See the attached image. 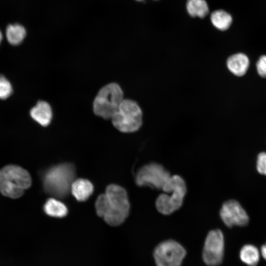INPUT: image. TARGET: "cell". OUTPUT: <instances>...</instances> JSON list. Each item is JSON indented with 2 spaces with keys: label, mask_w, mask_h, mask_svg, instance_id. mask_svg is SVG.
<instances>
[{
  "label": "cell",
  "mask_w": 266,
  "mask_h": 266,
  "mask_svg": "<svg viewBox=\"0 0 266 266\" xmlns=\"http://www.w3.org/2000/svg\"><path fill=\"white\" fill-rule=\"evenodd\" d=\"M124 99L122 89L117 83L107 84L99 90L95 97L93 103V111L104 119H111Z\"/></svg>",
  "instance_id": "4"
},
{
  "label": "cell",
  "mask_w": 266,
  "mask_h": 266,
  "mask_svg": "<svg viewBox=\"0 0 266 266\" xmlns=\"http://www.w3.org/2000/svg\"><path fill=\"white\" fill-rule=\"evenodd\" d=\"M44 211L49 216L63 217L66 215L67 209L61 201L54 198L48 199L44 205Z\"/></svg>",
  "instance_id": "15"
},
{
  "label": "cell",
  "mask_w": 266,
  "mask_h": 266,
  "mask_svg": "<svg viewBox=\"0 0 266 266\" xmlns=\"http://www.w3.org/2000/svg\"><path fill=\"white\" fill-rule=\"evenodd\" d=\"M239 256L241 261L248 266H255L260 260V252L253 245L246 244L241 249Z\"/></svg>",
  "instance_id": "14"
},
{
  "label": "cell",
  "mask_w": 266,
  "mask_h": 266,
  "mask_svg": "<svg viewBox=\"0 0 266 266\" xmlns=\"http://www.w3.org/2000/svg\"><path fill=\"white\" fill-rule=\"evenodd\" d=\"M210 19L214 26L221 31L229 29L232 23L231 15L221 9L213 11L211 14Z\"/></svg>",
  "instance_id": "16"
},
{
  "label": "cell",
  "mask_w": 266,
  "mask_h": 266,
  "mask_svg": "<svg viewBox=\"0 0 266 266\" xmlns=\"http://www.w3.org/2000/svg\"><path fill=\"white\" fill-rule=\"evenodd\" d=\"M185 255L184 248L173 240L161 242L156 247L154 252L157 266H179Z\"/></svg>",
  "instance_id": "7"
},
{
  "label": "cell",
  "mask_w": 266,
  "mask_h": 266,
  "mask_svg": "<svg viewBox=\"0 0 266 266\" xmlns=\"http://www.w3.org/2000/svg\"><path fill=\"white\" fill-rule=\"evenodd\" d=\"M224 250V239L219 230H212L208 233L204 242L202 258L209 266H217L222 262Z\"/></svg>",
  "instance_id": "8"
},
{
  "label": "cell",
  "mask_w": 266,
  "mask_h": 266,
  "mask_svg": "<svg viewBox=\"0 0 266 266\" xmlns=\"http://www.w3.org/2000/svg\"><path fill=\"white\" fill-rule=\"evenodd\" d=\"M75 168L71 164L64 163L51 167L45 173L43 182L46 192L58 198L66 197L75 180Z\"/></svg>",
  "instance_id": "1"
},
{
  "label": "cell",
  "mask_w": 266,
  "mask_h": 266,
  "mask_svg": "<svg viewBox=\"0 0 266 266\" xmlns=\"http://www.w3.org/2000/svg\"><path fill=\"white\" fill-rule=\"evenodd\" d=\"M6 35L8 41L12 45L21 43L26 36V30L24 27L18 24H11L7 26Z\"/></svg>",
  "instance_id": "17"
},
{
  "label": "cell",
  "mask_w": 266,
  "mask_h": 266,
  "mask_svg": "<svg viewBox=\"0 0 266 266\" xmlns=\"http://www.w3.org/2000/svg\"><path fill=\"white\" fill-rule=\"evenodd\" d=\"M170 176L162 165L151 163L139 169L136 174L135 182L139 186H147L162 189Z\"/></svg>",
  "instance_id": "6"
},
{
  "label": "cell",
  "mask_w": 266,
  "mask_h": 266,
  "mask_svg": "<svg viewBox=\"0 0 266 266\" xmlns=\"http://www.w3.org/2000/svg\"><path fill=\"white\" fill-rule=\"evenodd\" d=\"M162 190L164 193L158 197L156 206L160 213L169 215L182 206L187 191L186 183L179 175L170 176Z\"/></svg>",
  "instance_id": "2"
},
{
  "label": "cell",
  "mask_w": 266,
  "mask_h": 266,
  "mask_svg": "<svg viewBox=\"0 0 266 266\" xmlns=\"http://www.w3.org/2000/svg\"><path fill=\"white\" fill-rule=\"evenodd\" d=\"M188 13L192 17H204L209 9L205 0H188L186 4Z\"/></svg>",
  "instance_id": "18"
},
{
  "label": "cell",
  "mask_w": 266,
  "mask_h": 266,
  "mask_svg": "<svg viewBox=\"0 0 266 266\" xmlns=\"http://www.w3.org/2000/svg\"><path fill=\"white\" fill-rule=\"evenodd\" d=\"M1 39H2V34L0 31V42L1 41Z\"/></svg>",
  "instance_id": "23"
},
{
  "label": "cell",
  "mask_w": 266,
  "mask_h": 266,
  "mask_svg": "<svg viewBox=\"0 0 266 266\" xmlns=\"http://www.w3.org/2000/svg\"><path fill=\"white\" fill-rule=\"evenodd\" d=\"M227 66L229 70L238 76L244 75L249 66V60L244 54L239 53L233 54L227 60Z\"/></svg>",
  "instance_id": "11"
},
{
  "label": "cell",
  "mask_w": 266,
  "mask_h": 266,
  "mask_svg": "<svg viewBox=\"0 0 266 266\" xmlns=\"http://www.w3.org/2000/svg\"><path fill=\"white\" fill-rule=\"evenodd\" d=\"M257 169L259 173L266 176V152H261L257 157Z\"/></svg>",
  "instance_id": "20"
},
{
  "label": "cell",
  "mask_w": 266,
  "mask_h": 266,
  "mask_svg": "<svg viewBox=\"0 0 266 266\" xmlns=\"http://www.w3.org/2000/svg\"><path fill=\"white\" fill-rule=\"evenodd\" d=\"M32 117L42 126H47L52 118L50 105L46 101H39L31 110Z\"/></svg>",
  "instance_id": "12"
},
{
  "label": "cell",
  "mask_w": 266,
  "mask_h": 266,
  "mask_svg": "<svg viewBox=\"0 0 266 266\" xmlns=\"http://www.w3.org/2000/svg\"><path fill=\"white\" fill-rule=\"evenodd\" d=\"M261 254L263 258L266 260V243L261 247Z\"/></svg>",
  "instance_id": "22"
},
{
  "label": "cell",
  "mask_w": 266,
  "mask_h": 266,
  "mask_svg": "<svg viewBox=\"0 0 266 266\" xmlns=\"http://www.w3.org/2000/svg\"><path fill=\"white\" fill-rule=\"evenodd\" d=\"M12 92V88L10 83L4 76L0 75V99L7 98Z\"/></svg>",
  "instance_id": "19"
},
{
  "label": "cell",
  "mask_w": 266,
  "mask_h": 266,
  "mask_svg": "<svg viewBox=\"0 0 266 266\" xmlns=\"http://www.w3.org/2000/svg\"><path fill=\"white\" fill-rule=\"evenodd\" d=\"M138 0V1H140V0Z\"/></svg>",
  "instance_id": "24"
},
{
  "label": "cell",
  "mask_w": 266,
  "mask_h": 266,
  "mask_svg": "<svg viewBox=\"0 0 266 266\" xmlns=\"http://www.w3.org/2000/svg\"><path fill=\"white\" fill-rule=\"evenodd\" d=\"M31 183L29 172L19 166L8 165L0 170V192L6 197H20Z\"/></svg>",
  "instance_id": "3"
},
{
  "label": "cell",
  "mask_w": 266,
  "mask_h": 266,
  "mask_svg": "<svg viewBox=\"0 0 266 266\" xmlns=\"http://www.w3.org/2000/svg\"><path fill=\"white\" fill-rule=\"evenodd\" d=\"M93 191L94 186L92 183L85 179L79 178L74 180L71 186L70 192L79 201L87 200Z\"/></svg>",
  "instance_id": "13"
},
{
  "label": "cell",
  "mask_w": 266,
  "mask_h": 266,
  "mask_svg": "<svg viewBox=\"0 0 266 266\" xmlns=\"http://www.w3.org/2000/svg\"><path fill=\"white\" fill-rule=\"evenodd\" d=\"M105 195L107 198V210L129 215L130 205L127 193L123 187L115 184L108 185Z\"/></svg>",
  "instance_id": "10"
},
{
  "label": "cell",
  "mask_w": 266,
  "mask_h": 266,
  "mask_svg": "<svg viewBox=\"0 0 266 266\" xmlns=\"http://www.w3.org/2000/svg\"><path fill=\"white\" fill-rule=\"evenodd\" d=\"M111 120L113 126L120 132H135L142 124V110L134 100L124 99Z\"/></svg>",
  "instance_id": "5"
},
{
  "label": "cell",
  "mask_w": 266,
  "mask_h": 266,
  "mask_svg": "<svg viewBox=\"0 0 266 266\" xmlns=\"http://www.w3.org/2000/svg\"><path fill=\"white\" fill-rule=\"evenodd\" d=\"M256 66L259 75L266 78V55H262L260 57Z\"/></svg>",
  "instance_id": "21"
},
{
  "label": "cell",
  "mask_w": 266,
  "mask_h": 266,
  "mask_svg": "<svg viewBox=\"0 0 266 266\" xmlns=\"http://www.w3.org/2000/svg\"><path fill=\"white\" fill-rule=\"evenodd\" d=\"M220 215L224 223L228 227L245 226L249 222V216L241 205L231 200L225 202L220 209Z\"/></svg>",
  "instance_id": "9"
}]
</instances>
